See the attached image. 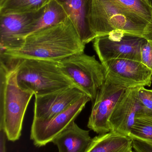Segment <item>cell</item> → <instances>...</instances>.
I'll return each instance as SVG.
<instances>
[{
    "label": "cell",
    "mask_w": 152,
    "mask_h": 152,
    "mask_svg": "<svg viewBox=\"0 0 152 152\" xmlns=\"http://www.w3.org/2000/svg\"><path fill=\"white\" fill-rule=\"evenodd\" d=\"M145 38L115 31L93 40L94 50L101 63L125 59L141 62V47Z\"/></svg>",
    "instance_id": "6"
},
{
    "label": "cell",
    "mask_w": 152,
    "mask_h": 152,
    "mask_svg": "<svg viewBox=\"0 0 152 152\" xmlns=\"http://www.w3.org/2000/svg\"><path fill=\"white\" fill-rule=\"evenodd\" d=\"M12 59L16 66L18 85L23 90L34 94L35 96L76 87L63 73L58 62Z\"/></svg>",
    "instance_id": "4"
},
{
    "label": "cell",
    "mask_w": 152,
    "mask_h": 152,
    "mask_svg": "<svg viewBox=\"0 0 152 152\" xmlns=\"http://www.w3.org/2000/svg\"><path fill=\"white\" fill-rule=\"evenodd\" d=\"M64 9L82 43L86 45L96 37L92 30L90 18L93 0H56Z\"/></svg>",
    "instance_id": "13"
},
{
    "label": "cell",
    "mask_w": 152,
    "mask_h": 152,
    "mask_svg": "<svg viewBox=\"0 0 152 152\" xmlns=\"http://www.w3.org/2000/svg\"><path fill=\"white\" fill-rule=\"evenodd\" d=\"M42 9L29 13L0 15L1 51L16 50L22 47L29 26L40 15Z\"/></svg>",
    "instance_id": "10"
},
{
    "label": "cell",
    "mask_w": 152,
    "mask_h": 152,
    "mask_svg": "<svg viewBox=\"0 0 152 152\" xmlns=\"http://www.w3.org/2000/svg\"><path fill=\"white\" fill-rule=\"evenodd\" d=\"M68 19L62 6L56 0H51L43 7L40 15L29 26L27 36L41 29L64 23Z\"/></svg>",
    "instance_id": "16"
},
{
    "label": "cell",
    "mask_w": 152,
    "mask_h": 152,
    "mask_svg": "<svg viewBox=\"0 0 152 152\" xmlns=\"http://www.w3.org/2000/svg\"><path fill=\"white\" fill-rule=\"evenodd\" d=\"M82 43L70 19L64 23L41 29L27 36L20 49L1 51L0 54L17 59H36L58 62L84 52Z\"/></svg>",
    "instance_id": "1"
},
{
    "label": "cell",
    "mask_w": 152,
    "mask_h": 152,
    "mask_svg": "<svg viewBox=\"0 0 152 152\" xmlns=\"http://www.w3.org/2000/svg\"><path fill=\"white\" fill-rule=\"evenodd\" d=\"M148 2L150 4H151V6L152 7V0H147Z\"/></svg>",
    "instance_id": "25"
},
{
    "label": "cell",
    "mask_w": 152,
    "mask_h": 152,
    "mask_svg": "<svg viewBox=\"0 0 152 152\" xmlns=\"http://www.w3.org/2000/svg\"><path fill=\"white\" fill-rule=\"evenodd\" d=\"M92 140L89 130L80 128L74 121L52 142L59 152H86Z\"/></svg>",
    "instance_id": "14"
},
{
    "label": "cell",
    "mask_w": 152,
    "mask_h": 152,
    "mask_svg": "<svg viewBox=\"0 0 152 152\" xmlns=\"http://www.w3.org/2000/svg\"><path fill=\"white\" fill-rule=\"evenodd\" d=\"M141 62L152 71V41L145 39L141 47Z\"/></svg>",
    "instance_id": "21"
},
{
    "label": "cell",
    "mask_w": 152,
    "mask_h": 152,
    "mask_svg": "<svg viewBox=\"0 0 152 152\" xmlns=\"http://www.w3.org/2000/svg\"><path fill=\"white\" fill-rule=\"evenodd\" d=\"M133 149L132 138L109 132L92 138L86 152H131Z\"/></svg>",
    "instance_id": "15"
},
{
    "label": "cell",
    "mask_w": 152,
    "mask_h": 152,
    "mask_svg": "<svg viewBox=\"0 0 152 152\" xmlns=\"http://www.w3.org/2000/svg\"><path fill=\"white\" fill-rule=\"evenodd\" d=\"M16 76L14 60L1 56L0 131L11 142L20 137L26 110L34 95L20 88Z\"/></svg>",
    "instance_id": "2"
},
{
    "label": "cell",
    "mask_w": 152,
    "mask_h": 152,
    "mask_svg": "<svg viewBox=\"0 0 152 152\" xmlns=\"http://www.w3.org/2000/svg\"><path fill=\"white\" fill-rule=\"evenodd\" d=\"M90 24L96 37L119 31L147 39L152 34V24L115 0H93Z\"/></svg>",
    "instance_id": "3"
},
{
    "label": "cell",
    "mask_w": 152,
    "mask_h": 152,
    "mask_svg": "<svg viewBox=\"0 0 152 152\" xmlns=\"http://www.w3.org/2000/svg\"><path fill=\"white\" fill-rule=\"evenodd\" d=\"M7 136L4 131H0V152H6Z\"/></svg>",
    "instance_id": "23"
},
{
    "label": "cell",
    "mask_w": 152,
    "mask_h": 152,
    "mask_svg": "<svg viewBox=\"0 0 152 152\" xmlns=\"http://www.w3.org/2000/svg\"><path fill=\"white\" fill-rule=\"evenodd\" d=\"M127 88L105 79L93 102L87 123L88 128L99 134L110 132V117Z\"/></svg>",
    "instance_id": "8"
},
{
    "label": "cell",
    "mask_w": 152,
    "mask_h": 152,
    "mask_svg": "<svg viewBox=\"0 0 152 152\" xmlns=\"http://www.w3.org/2000/svg\"><path fill=\"white\" fill-rule=\"evenodd\" d=\"M123 8L152 24V7L147 0H115Z\"/></svg>",
    "instance_id": "19"
},
{
    "label": "cell",
    "mask_w": 152,
    "mask_h": 152,
    "mask_svg": "<svg viewBox=\"0 0 152 152\" xmlns=\"http://www.w3.org/2000/svg\"><path fill=\"white\" fill-rule=\"evenodd\" d=\"M138 96L145 114H152V89H148L145 86L138 88Z\"/></svg>",
    "instance_id": "20"
},
{
    "label": "cell",
    "mask_w": 152,
    "mask_h": 152,
    "mask_svg": "<svg viewBox=\"0 0 152 152\" xmlns=\"http://www.w3.org/2000/svg\"><path fill=\"white\" fill-rule=\"evenodd\" d=\"M129 137L152 143V114H137L132 126Z\"/></svg>",
    "instance_id": "18"
},
{
    "label": "cell",
    "mask_w": 152,
    "mask_h": 152,
    "mask_svg": "<svg viewBox=\"0 0 152 152\" xmlns=\"http://www.w3.org/2000/svg\"><path fill=\"white\" fill-rule=\"evenodd\" d=\"M148 40H152V34L149 36V37H148Z\"/></svg>",
    "instance_id": "24"
},
{
    "label": "cell",
    "mask_w": 152,
    "mask_h": 152,
    "mask_svg": "<svg viewBox=\"0 0 152 152\" xmlns=\"http://www.w3.org/2000/svg\"><path fill=\"white\" fill-rule=\"evenodd\" d=\"M51 0H0V15L37 11Z\"/></svg>",
    "instance_id": "17"
},
{
    "label": "cell",
    "mask_w": 152,
    "mask_h": 152,
    "mask_svg": "<svg viewBox=\"0 0 152 152\" xmlns=\"http://www.w3.org/2000/svg\"><path fill=\"white\" fill-rule=\"evenodd\" d=\"M139 87L127 88L116 104L109 119L110 132L129 137L137 115L145 114L138 98Z\"/></svg>",
    "instance_id": "11"
},
{
    "label": "cell",
    "mask_w": 152,
    "mask_h": 152,
    "mask_svg": "<svg viewBox=\"0 0 152 152\" xmlns=\"http://www.w3.org/2000/svg\"><path fill=\"white\" fill-rule=\"evenodd\" d=\"M106 80L126 88L151 86L152 71L141 61L125 59L111 60L102 63Z\"/></svg>",
    "instance_id": "9"
},
{
    "label": "cell",
    "mask_w": 152,
    "mask_h": 152,
    "mask_svg": "<svg viewBox=\"0 0 152 152\" xmlns=\"http://www.w3.org/2000/svg\"><path fill=\"white\" fill-rule=\"evenodd\" d=\"M58 62L63 73L93 102L106 79L103 65L94 55L90 56L84 52L74 54Z\"/></svg>",
    "instance_id": "5"
},
{
    "label": "cell",
    "mask_w": 152,
    "mask_h": 152,
    "mask_svg": "<svg viewBox=\"0 0 152 152\" xmlns=\"http://www.w3.org/2000/svg\"><path fill=\"white\" fill-rule=\"evenodd\" d=\"M91 99L85 95L76 103L51 119L46 121L33 120L30 139L37 147L52 142L55 137L68 127L83 110Z\"/></svg>",
    "instance_id": "7"
},
{
    "label": "cell",
    "mask_w": 152,
    "mask_h": 152,
    "mask_svg": "<svg viewBox=\"0 0 152 152\" xmlns=\"http://www.w3.org/2000/svg\"><path fill=\"white\" fill-rule=\"evenodd\" d=\"M131 152H136L134 151H133H133H131Z\"/></svg>",
    "instance_id": "26"
},
{
    "label": "cell",
    "mask_w": 152,
    "mask_h": 152,
    "mask_svg": "<svg viewBox=\"0 0 152 152\" xmlns=\"http://www.w3.org/2000/svg\"><path fill=\"white\" fill-rule=\"evenodd\" d=\"M76 87L41 96H35L33 120H49L85 95Z\"/></svg>",
    "instance_id": "12"
},
{
    "label": "cell",
    "mask_w": 152,
    "mask_h": 152,
    "mask_svg": "<svg viewBox=\"0 0 152 152\" xmlns=\"http://www.w3.org/2000/svg\"><path fill=\"white\" fill-rule=\"evenodd\" d=\"M133 141V149L136 152H152V143L135 137Z\"/></svg>",
    "instance_id": "22"
}]
</instances>
